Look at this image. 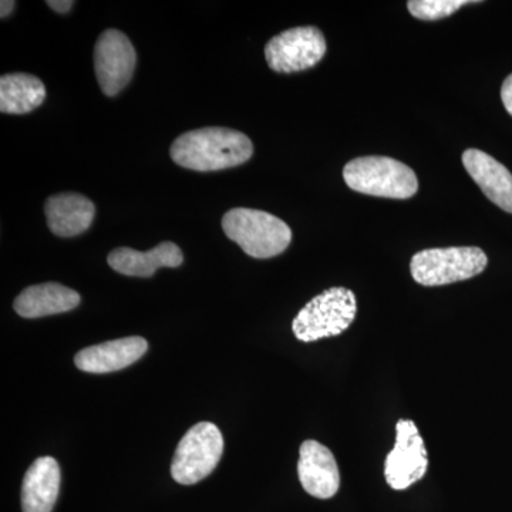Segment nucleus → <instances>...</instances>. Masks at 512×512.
I'll return each mask as SVG.
<instances>
[{
  "instance_id": "21",
  "label": "nucleus",
  "mask_w": 512,
  "mask_h": 512,
  "mask_svg": "<svg viewBox=\"0 0 512 512\" xmlns=\"http://www.w3.org/2000/svg\"><path fill=\"white\" fill-rule=\"evenodd\" d=\"M16 3L12 2V0H3L2 3H0V16H2L3 19L8 18L10 13L13 12V9H15Z\"/></svg>"
},
{
  "instance_id": "2",
  "label": "nucleus",
  "mask_w": 512,
  "mask_h": 512,
  "mask_svg": "<svg viewBox=\"0 0 512 512\" xmlns=\"http://www.w3.org/2000/svg\"><path fill=\"white\" fill-rule=\"evenodd\" d=\"M221 224L225 235L252 258H274L291 245V228L269 212L234 208L222 217Z\"/></svg>"
},
{
  "instance_id": "17",
  "label": "nucleus",
  "mask_w": 512,
  "mask_h": 512,
  "mask_svg": "<svg viewBox=\"0 0 512 512\" xmlns=\"http://www.w3.org/2000/svg\"><path fill=\"white\" fill-rule=\"evenodd\" d=\"M45 99V84L32 74L10 73L0 77V111L2 113H30L42 106Z\"/></svg>"
},
{
  "instance_id": "15",
  "label": "nucleus",
  "mask_w": 512,
  "mask_h": 512,
  "mask_svg": "<svg viewBox=\"0 0 512 512\" xmlns=\"http://www.w3.org/2000/svg\"><path fill=\"white\" fill-rule=\"evenodd\" d=\"M60 483L62 474L55 458H37L23 478V512H52L59 497Z\"/></svg>"
},
{
  "instance_id": "19",
  "label": "nucleus",
  "mask_w": 512,
  "mask_h": 512,
  "mask_svg": "<svg viewBox=\"0 0 512 512\" xmlns=\"http://www.w3.org/2000/svg\"><path fill=\"white\" fill-rule=\"evenodd\" d=\"M501 100L505 110L512 116V74L504 80L503 87H501Z\"/></svg>"
},
{
  "instance_id": "3",
  "label": "nucleus",
  "mask_w": 512,
  "mask_h": 512,
  "mask_svg": "<svg viewBox=\"0 0 512 512\" xmlns=\"http://www.w3.org/2000/svg\"><path fill=\"white\" fill-rule=\"evenodd\" d=\"M343 178L350 190L373 197L407 200L419 191L412 168L390 157L355 158L345 165Z\"/></svg>"
},
{
  "instance_id": "18",
  "label": "nucleus",
  "mask_w": 512,
  "mask_h": 512,
  "mask_svg": "<svg viewBox=\"0 0 512 512\" xmlns=\"http://www.w3.org/2000/svg\"><path fill=\"white\" fill-rule=\"evenodd\" d=\"M466 0H410L407 3L409 12L420 20H439L456 13L461 6L467 5Z\"/></svg>"
},
{
  "instance_id": "13",
  "label": "nucleus",
  "mask_w": 512,
  "mask_h": 512,
  "mask_svg": "<svg viewBox=\"0 0 512 512\" xmlns=\"http://www.w3.org/2000/svg\"><path fill=\"white\" fill-rule=\"evenodd\" d=\"M47 227L57 237L72 238L90 228L96 207L89 198L76 192L53 195L45 204Z\"/></svg>"
},
{
  "instance_id": "7",
  "label": "nucleus",
  "mask_w": 512,
  "mask_h": 512,
  "mask_svg": "<svg viewBox=\"0 0 512 512\" xmlns=\"http://www.w3.org/2000/svg\"><path fill=\"white\" fill-rule=\"evenodd\" d=\"M325 36L315 26H302L279 33L265 46V59L276 73L311 69L326 55Z\"/></svg>"
},
{
  "instance_id": "1",
  "label": "nucleus",
  "mask_w": 512,
  "mask_h": 512,
  "mask_svg": "<svg viewBox=\"0 0 512 512\" xmlns=\"http://www.w3.org/2000/svg\"><path fill=\"white\" fill-rule=\"evenodd\" d=\"M170 154L180 167L208 173L247 163L254 154V146L241 131L207 127L178 137L171 146Z\"/></svg>"
},
{
  "instance_id": "16",
  "label": "nucleus",
  "mask_w": 512,
  "mask_h": 512,
  "mask_svg": "<svg viewBox=\"0 0 512 512\" xmlns=\"http://www.w3.org/2000/svg\"><path fill=\"white\" fill-rule=\"evenodd\" d=\"M80 295L73 289L56 282L33 285L20 293L13 303L22 318L37 319L73 311L80 305Z\"/></svg>"
},
{
  "instance_id": "6",
  "label": "nucleus",
  "mask_w": 512,
  "mask_h": 512,
  "mask_svg": "<svg viewBox=\"0 0 512 512\" xmlns=\"http://www.w3.org/2000/svg\"><path fill=\"white\" fill-rule=\"evenodd\" d=\"M224 453V439L215 424L202 421L187 431L175 450L171 476L178 484L192 485L210 476Z\"/></svg>"
},
{
  "instance_id": "10",
  "label": "nucleus",
  "mask_w": 512,
  "mask_h": 512,
  "mask_svg": "<svg viewBox=\"0 0 512 512\" xmlns=\"http://www.w3.org/2000/svg\"><path fill=\"white\" fill-rule=\"evenodd\" d=\"M298 476L312 497L329 500L338 494L340 474L332 451L315 440H306L299 451Z\"/></svg>"
},
{
  "instance_id": "8",
  "label": "nucleus",
  "mask_w": 512,
  "mask_h": 512,
  "mask_svg": "<svg viewBox=\"0 0 512 512\" xmlns=\"http://www.w3.org/2000/svg\"><path fill=\"white\" fill-rule=\"evenodd\" d=\"M429 456L423 437L412 420H399L396 424V444L387 454L384 477L396 491L407 490L426 476Z\"/></svg>"
},
{
  "instance_id": "11",
  "label": "nucleus",
  "mask_w": 512,
  "mask_h": 512,
  "mask_svg": "<svg viewBox=\"0 0 512 512\" xmlns=\"http://www.w3.org/2000/svg\"><path fill=\"white\" fill-rule=\"evenodd\" d=\"M147 349V340L140 336L110 340L80 350L74 357V363L83 372L103 375L134 365L146 355Z\"/></svg>"
},
{
  "instance_id": "9",
  "label": "nucleus",
  "mask_w": 512,
  "mask_h": 512,
  "mask_svg": "<svg viewBox=\"0 0 512 512\" xmlns=\"http://www.w3.org/2000/svg\"><path fill=\"white\" fill-rule=\"evenodd\" d=\"M137 55L133 43L123 32L107 29L94 46V70L101 92L113 97L130 83L136 69Z\"/></svg>"
},
{
  "instance_id": "12",
  "label": "nucleus",
  "mask_w": 512,
  "mask_h": 512,
  "mask_svg": "<svg viewBox=\"0 0 512 512\" xmlns=\"http://www.w3.org/2000/svg\"><path fill=\"white\" fill-rule=\"evenodd\" d=\"M463 164L485 197L512 214V174L508 168L476 148L464 151Z\"/></svg>"
},
{
  "instance_id": "14",
  "label": "nucleus",
  "mask_w": 512,
  "mask_h": 512,
  "mask_svg": "<svg viewBox=\"0 0 512 512\" xmlns=\"http://www.w3.org/2000/svg\"><path fill=\"white\" fill-rule=\"evenodd\" d=\"M107 262L121 275L150 278L160 268H178L184 262L183 251L174 242H161L147 252L121 247L107 256Z\"/></svg>"
},
{
  "instance_id": "4",
  "label": "nucleus",
  "mask_w": 512,
  "mask_h": 512,
  "mask_svg": "<svg viewBox=\"0 0 512 512\" xmlns=\"http://www.w3.org/2000/svg\"><path fill=\"white\" fill-rule=\"evenodd\" d=\"M355 293L346 288H330L306 303L292 322L296 339L311 343L342 335L356 319Z\"/></svg>"
},
{
  "instance_id": "20",
  "label": "nucleus",
  "mask_w": 512,
  "mask_h": 512,
  "mask_svg": "<svg viewBox=\"0 0 512 512\" xmlns=\"http://www.w3.org/2000/svg\"><path fill=\"white\" fill-rule=\"evenodd\" d=\"M73 5L72 0H60V2H57V0H49V2H47V6H49L50 9L55 10L57 13H62V15L69 12V10L73 8Z\"/></svg>"
},
{
  "instance_id": "5",
  "label": "nucleus",
  "mask_w": 512,
  "mask_h": 512,
  "mask_svg": "<svg viewBox=\"0 0 512 512\" xmlns=\"http://www.w3.org/2000/svg\"><path fill=\"white\" fill-rule=\"evenodd\" d=\"M487 265V255L477 247L431 248L413 256L410 272L417 284L443 286L474 278Z\"/></svg>"
}]
</instances>
